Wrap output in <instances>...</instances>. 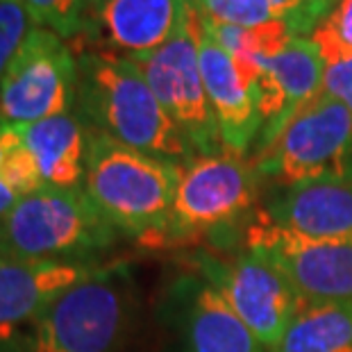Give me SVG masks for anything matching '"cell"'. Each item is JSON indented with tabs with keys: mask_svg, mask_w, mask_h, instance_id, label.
Wrapping results in <instances>:
<instances>
[{
	"mask_svg": "<svg viewBox=\"0 0 352 352\" xmlns=\"http://www.w3.org/2000/svg\"><path fill=\"white\" fill-rule=\"evenodd\" d=\"M76 114L91 132L177 164L196 157L132 59L82 50Z\"/></svg>",
	"mask_w": 352,
	"mask_h": 352,
	"instance_id": "obj_1",
	"label": "cell"
},
{
	"mask_svg": "<svg viewBox=\"0 0 352 352\" xmlns=\"http://www.w3.org/2000/svg\"><path fill=\"white\" fill-rule=\"evenodd\" d=\"M139 316L137 277L123 261H111L59 294L10 352H125Z\"/></svg>",
	"mask_w": 352,
	"mask_h": 352,
	"instance_id": "obj_2",
	"label": "cell"
},
{
	"mask_svg": "<svg viewBox=\"0 0 352 352\" xmlns=\"http://www.w3.org/2000/svg\"><path fill=\"white\" fill-rule=\"evenodd\" d=\"M182 164L91 132L85 193L121 236L166 241Z\"/></svg>",
	"mask_w": 352,
	"mask_h": 352,
	"instance_id": "obj_3",
	"label": "cell"
},
{
	"mask_svg": "<svg viewBox=\"0 0 352 352\" xmlns=\"http://www.w3.org/2000/svg\"><path fill=\"white\" fill-rule=\"evenodd\" d=\"M121 234L85 189L43 184L0 219V257L55 264H102Z\"/></svg>",
	"mask_w": 352,
	"mask_h": 352,
	"instance_id": "obj_4",
	"label": "cell"
},
{
	"mask_svg": "<svg viewBox=\"0 0 352 352\" xmlns=\"http://www.w3.org/2000/svg\"><path fill=\"white\" fill-rule=\"evenodd\" d=\"M261 177L252 160L223 151L196 155L182 164L173 219L166 239L189 241L205 236L209 248L230 250L241 241L243 223H252Z\"/></svg>",
	"mask_w": 352,
	"mask_h": 352,
	"instance_id": "obj_5",
	"label": "cell"
},
{
	"mask_svg": "<svg viewBox=\"0 0 352 352\" xmlns=\"http://www.w3.org/2000/svg\"><path fill=\"white\" fill-rule=\"evenodd\" d=\"M252 162L271 189L352 177L350 109L320 94Z\"/></svg>",
	"mask_w": 352,
	"mask_h": 352,
	"instance_id": "obj_6",
	"label": "cell"
},
{
	"mask_svg": "<svg viewBox=\"0 0 352 352\" xmlns=\"http://www.w3.org/2000/svg\"><path fill=\"white\" fill-rule=\"evenodd\" d=\"M193 273L230 305L271 352L307 305L296 287L264 254L248 248H200L189 257Z\"/></svg>",
	"mask_w": 352,
	"mask_h": 352,
	"instance_id": "obj_7",
	"label": "cell"
},
{
	"mask_svg": "<svg viewBox=\"0 0 352 352\" xmlns=\"http://www.w3.org/2000/svg\"><path fill=\"white\" fill-rule=\"evenodd\" d=\"M78 55L46 28H32L0 78V125H30L76 109Z\"/></svg>",
	"mask_w": 352,
	"mask_h": 352,
	"instance_id": "obj_8",
	"label": "cell"
},
{
	"mask_svg": "<svg viewBox=\"0 0 352 352\" xmlns=\"http://www.w3.org/2000/svg\"><path fill=\"white\" fill-rule=\"evenodd\" d=\"M132 62L141 69L157 100L191 144L193 153L216 155L226 151L202 82L196 12H189V19L168 43Z\"/></svg>",
	"mask_w": 352,
	"mask_h": 352,
	"instance_id": "obj_9",
	"label": "cell"
},
{
	"mask_svg": "<svg viewBox=\"0 0 352 352\" xmlns=\"http://www.w3.org/2000/svg\"><path fill=\"white\" fill-rule=\"evenodd\" d=\"M243 243L271 259L305 302H352V239L300 236L259 214Z\"/></svg>",
	"mask_w": 352,
	"mask_h": 352,
	"instance_id": "obj_10",
	"label": "cell"
},
{
	"mask_svg": "<svg viewBox=\"0 0 352 352\" xmlns=\"http://www.w3.org/2000/svg\"><path fill=\"white\" fill-rule=\"evenodd\" d=\"M189 12L186 0H85L76 41L82 50L141 59L173 39Z\"/></svg>",
	"mask_w": 352,
	"mask_h": 352,
	"instance_id": "obj_11",
	"label": "cell"
},
{
	"mask_svg": "<svg viewBox=\"0 0 352 352\" xmlns=\"http://www.w3.org/2000/svg\"><path fill=\"white\" fill-rule=\"evenodd\" d=\"M175 352H268L252 329L198 273H179L162 296Z\"/></svg>",
	"mask_w": 352,
	"mask_h": 352,
	"instance_id": "obj_12",
	"label": "cell"
},
{
	"mask_svg": "<svg viewBox=\"0 0 352 352\" xmlns=\"http://www.w3.org/2000/svg\"><path fill=\"white\" fill-rule=\"evenodd\" d=\"M259 64L254 94L261 114L257 153L280 137L296 114L323 94L325 62L309 36H296L275 57L252 55Z\"/></svg>",
	"mask_w": 352,
	"mask_h": 352,
	"instance_id": "obj_13",
	"label": "cell"
},
{
	"mask_svg": "<svg viewBox=\"0 0 352 352\" xmlns=\"http://www.w3.org/2000/svg\"><path fill=\"white\" fill-rule=\"evenodd\" d=\"M202 82L226 151L245 153L259 139L261 114L254 89L241 78L232 55L214 39L196 14Z\"/></svg>",
	"mask_w": 352,
	"mask_h": 352,
	"instance_id": "obj_14",
	"label": "cell"
},
{
	"mask_svg": "<svg viewBox=\"0 0 352 352\" xmlns=\"http://www.w3.org/2000/svg\"><path fill=\"white\" fill-rule=\"evenodd\" d=\"M98 266L0 257V352H10L30 323L59 294L89 277Z\"/></svg>",
	"mask_w": 352,
	"mask_h": 352,
	"instance_id": "obj_15",
	"label": "cell"
},
{
	"mask_svg": "<svg viewBox=\"0 0 352 352\" xmlns=\"http://www.w3.org/2000/svg\"><path fill=\"white\" fill-rule=\"evenodd\" d=\"M261 216L311 239H352V177L271 189Z\"/></svg>",
	"mask_w": 352,
	"mask_h": 352,
	"instance_id": "obj_16",
	"label": "cell"
},
{
	"mask_svg": "<svg viewBox=\"0 0 352 352\" xmlns=\"http://www.w3.org/2000/svg\"><path fill=\"white\" fill-rule=\"evenodd\" d=\"M16 127L39 166L43 184L59 189L85 186L91 130L76 114V109Z\"/></svg>",
	"mask_w": 352,
	"mask_h": 352,
	"instance_id": "obj_17",
	"label": "cell"
},
{
	"mask_svg": "<svg viewBox=\"0 0 352 352\" xmlns=\"http://www.w3.org/2000/svg\"><path fill=\"white\" fill-rule=\"evenodd\" d=\"M271 352H352V302H307Z\"/></svg>",
	"mask_w": 352,
	"mask_h": 352,
	"instance_id": "obj_18",
	"label": "cell"
},
{
	"mask_svg": "<svg viewBox=\"0 0 352 352\" xmlns=\"http://www.w3.org/2000/svg\"><path fill=\"white\" fill-rule=\"evenodd\" d=\"M41 186L39 166L28 151L19 127L0 125V219Z\"/></svg>",
	"mask_w": 352,
	"mask_h": 352,
	"instance_id": "obj_19",
	"label": "cell"
},
{
	"mask_svg": "<svg viewBox=\"0 0 352 352\" xmlns=\"http://www.w3.org/2000/svg\"><path fill=\"white\" fill-rule=\"evenodd\" d=\"M186 3L209 23L254 28L275 19L268 0H186Z\"/></svg>",
	"mask_w": 352,
	"mask_h": 352,
	"instance_id": "obj_20",
	"label": "cell"
},
{
	"mask_svg": "<svg viewBox=\"0 0 352 352\" xmlns=\"http://www.w3.org/2000/svg\"><path fill=\"white\" fill-rule=\"evenodd\" d=\"M309 39L323 59L352 55V0H334Z\"/></svg>",
	"mask_w": 352,
	"mask_h": 352,
	"instance_id": "obj_21",
	"label": "cell"
},
{
	"mask_svg": "<svg viewBox=\"0 0 352 352\" xmlns=\"http://www.w3.org/2000/svg\"><path fill=\"white\" fill-rule=\"evenodd\" d=\"M36 28L52 30L66 41H76L80 34V16L85 0H21Z\"/></svg>",
	"mask_w": 352,
	"mask_h": 352,
	"instance_id": "obj_22",
	"label": "cell"
},
{
	"mask_svg": "<svg viewBox=\"0 0 352 352\" xmlns=\"http://www.w3.org/2000/svg\"><path fill=\"white\" fill-rule=\"evenodd\" d=\"M32 28L34 23L21 0H0V78Z\"/></svg>",
	"mask_w": 352,
	"mask_h": 352,
	"instance_id": "obj_23",
	"label": "cell"
},
{
	"mask_svg": "<svg viewBox=\"0 0 352 352\" xmlns=\"http://www.w3.org/2000/svg\"><path fill=\"white\" fill-rule=\"evenodd\" d=\"M275 19L284 21L294 36H309L320 19L329 12V5L320 0H268Z\"/></svg>",
	"mask_w": 352,
	"mask_h": 352,
	"instance_id": "obj_24",
	"label": "cell"
},
{
	"mask_svg": "<svg viewBox=\"0 0 352 352\" xmlns=\"http://www.w3.org/2000/svg\"><path fill=\"white\" fill-rule=\"evenodd\" d=\"M323 94L346 104L352 114V55L323 59Z\"/></svg>",
	"mask_w": 352,
	"mask_h": 352,
	"instance_id": "obj_25",
	"label": "cell"
},
{
	"mask_svg": "<svg viewBox=\"0 0 352 352\" xmlns=\"http://www.w3.org/2000/svg\"><path fill=\"white\" fill-rule=\"evenodd\" d=\"M320 3H325V5H329V7H332V3H334V0H320Z\"/></svg>",
	"mask_w": 352,
	"mask_h": 352,
	"instance_id": "obj_26",
	"label": "cell"
}]
</instances>
